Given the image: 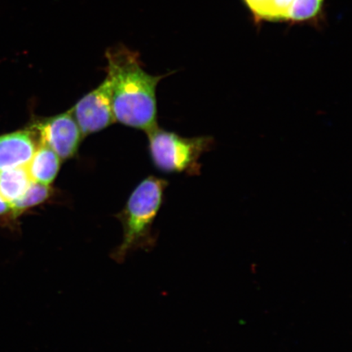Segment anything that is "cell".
<instances>
[{"mask_svg":"<svg viewBox=\"0 0 352 352\" xmlns=\"http://www.w3.org/2000/svg\"><path fill=\"white\" fill-rule=\"evenodd\" d=\"M294 0H245L250 10L259 20H287Z\"/></svg>","mask_w":352,"mask_h":352,"instance_id":"cell-9","label":"cell"},{"mask_svg":"<svg viewBox=\"0 0 352 352\" xmlns=\"http://www.w3.org/2000/svg\"><path fill=\"white\" fill-rule=\"evenodd\" d=\"M12 214V208L10 204L0 196V217H6Z\"/></svg>","mask_w":352,"mask_h":352,"instance_id":"cell-12","label":"cell"},{"mask_svg":"<svg viewBox=\"0 0 352 352\" xmlns=\"http://www.w3.org/2000/svg\"><path fill=\"white\" fill-rule=\"evenodd\" d=\"M29 129L36 136L38 145L50 147L61 160H67L76 155L83 138L70 110L58 116L38 120Z\"/></svg>","mask_w":352,"mask_h":352,"instance_id":"cell-4","label":"cell"},{"mask_svg":"<svg viewBox=\"0 0 352 352\" xmlns=\"http://www.w3.org/2000/svg\"><path fill=\"white\" fill-rule=\"evenodd\" d=\"M38 146L36 136L29 127L0 136V170L28 166Z\"/></svg>","mask_w":352,"mask_h":352,"instance_id":"cell-6","label":"cell"},{"mask_svg":"<svg viewBox=\"0 0 352 352\" xmlns=\"http://www.w3.org/2000/svg\"><path fill=\"white\" fill-rule=\"evenodd\" d=\"M82 138L107 129L116 122L113 112L111 90L107 78L96 89L78 100L70 109Z\"/></svg>","mask_w":352,"mask_h":352,"instance_id":"cell-5","label":"cell"},{"mask_svg":"<svg viewBox=\"0 0 352 352\" xmlns=\"http://www.w3.org/2000/svg\"><path fill=\"white\" fill-rule=\"evenodd\" d=\"M32 182L26 166L0 170V196L12 206L28 190Z\"/></svg>","mask_w":352,"mask_h":352,"instance_id":"cell-8","label":"cell"},{"mask_svg":"<svg viewBox=\"0 0 352 352\" xmlns=\"http://www.w3.org/2000/svg\"><path fill=\"white\" fill-rule=\"evenodd\" d=\"M51 196L52 188L50 186L32 182L24 195L11 206V217L13 219L21 217L26 210L47 201Z\"/></svg>","mask_w":352,"mask_h":352,"instance_id":"cell-10","label":"cell"},{"mask_svg":"<svg viewBox=\"0 0 352 352\" xmlns=\"http://www.w3.org/2000/svg\"><path fill=\"white\" fill-rule=\"evenodd\" d=\"M147 134L153 164L166 173L200 175V157L214 144L210 136L182 138L157 126Z\"/></svg>","mask_w":352,"mask_h":352,"instance_id":"cell-3","label":"cell"},{"mask_svg":"<svg viewBox=\"0 0 352 352\" xmlns=\"http://www.w3.org/2000/svg\"><path fill=\"white\" fill-rule=\"evenodd\" d=\"M167 186L166 180L149 176L131 193L124 208L117 214L122 227V239L111 253L114 261L122 263L130 253L140 250L151 252L155 246L153 223Z\"/></svg>","mask_w":352,"mask_h":352,"instance_id":"cell-2","label":"cell"},{"mask_svg":"<svg viewBox=\"0 0 352 352\" xmlns=\"http://www.w3.org/2000/svg\"><path fill=\"white\" fill-rule=\"evenodd\" d=\"M60 158L46 145L39 144L32 160L26 166L32 182L50 186L60 166Z\"/></svg>","mask_w":352,"mask_h":352,"instance_id":"cell-7","label":"cell"},{"mask_svg":"<svg viewBox=\"0 0 352 352\" xmlns=\"http://www.w3.org/2000/svg\"><path fill=\"white\" fill-rule=\"evenodd\" d=\"M324 0H294L288 12L287 21H302L318 14Z\"/></svg>","mask_w":352,"mask_h":352,"instance_id":"cell-11","label":"cell"},{"mask_svg":"<svg viewBox=\"0 0 352 352\" xmlns=\"http://www.w3.org/2000/svg\"><path fill=\"white\" fill-rule=\"evenodd\" d=\"M107 79L111 90L116 122L147 133L157 126L156 88L164 76H153L143 69L138 52L122 44L108 48Z\"/></svg>","mask_w":352,"mask_h":352,"instance_id":"cell-1","label":"cell"}]
</instances>
